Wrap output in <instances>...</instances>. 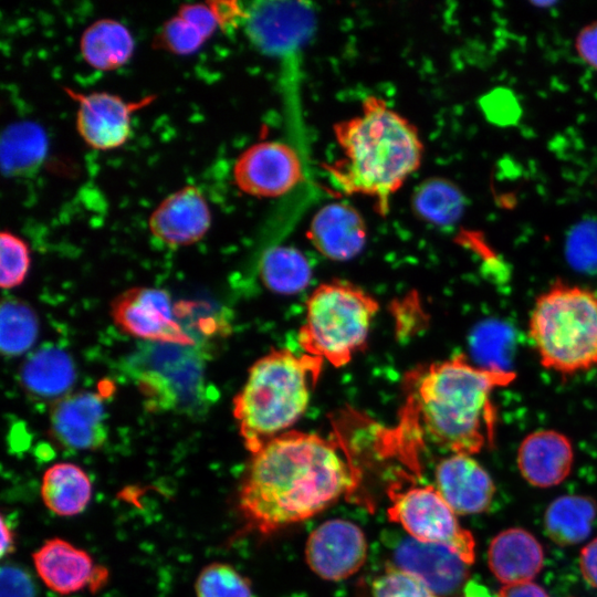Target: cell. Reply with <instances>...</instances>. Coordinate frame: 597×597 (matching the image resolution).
<instances>
[{
	"label": "cell",
	"instance_id": "6da1fadb",
	"mask_svg": "<svg viewBox=\"0 0 597 597\" xmlns=\"http://www.w3.org/2000/svg\"><path fill=\"white\" fill-rule=\"evenodd\" d=\"M352 485L335 444L318 434L286 431L252 453L239 491L248 523L266 534L314 516Z\"/></svg>",
	"mask_w": 597,
	"mask_h": 597
},
{
	"label": "cell",
	"instance_id": "7a4b0ae2",
	"mask_svg": "<svg viewBox=\"0 0 597 597\" xmlns=\"http://www.w3.org/2000/svg\"><path fill=\"white\" fill-rule=\"evenodd\" d=\"M334 135L342 156L326 166L331 185L342 193L374 199L386 214L391 197L420 167L423 145L417 128L371 95L358 114L335 124Z\"/></svg>",
	"mask_w": 597,
	"mask_h": 597
},
{
	"label": "cell",
	"instance_id": "3957f363",
	"mask_svg": "<svg viewBox=\"0 0 597 597\" xmlns=\"http://www.w3.org/2000/svg\"><path fill=\"white\" fill-rule=\"evenodd\" d=\"M514 378L511 370L475 365L462 354L431 364L421 373L415 392L426 432L453 453L480 452L494 441L492 395Z\"/></svg>",
	"mask_w": 597,
	"mask_h": 597
},
{
	"label": "cell",
	"instance_id": "277c9868",
	"mask_svg": "<svg viewBox=\"0 0 597 597\" xmlns=\"http://www.w3.org/2000/svg\"><path fill=\"white\" fill-rule=\"evenodd\" d=\"M322 364L308 354L275 349L251 366L232 409L251 453L286 432L304 415Z\"/></svg>",
	"mask_w": 597,
	"mask_h": 597
},
{
	"label": "cell",
	"instance_id": "5b68a950",
	"mask_svg": "<svg viewBox=\"0 0 597 597\" xmlns=\"http://www.w3.org/2000/svg\"><path fill=\"white\" fill-rule=\"evenodd\" d=\"M528 337L541 365L570 376L597 367V293L557 281L534 302Z\"/></svg>",
	"mask_w": 597,
	"mask_h": 597
},
{
	"label": "cell",
	"instance_id": "8992f818",
	"mask_svg": "<svg viewBox=\"0 0 597 597\" xmlns=\"http://www.w3.org/2000/svg\"><path fill=\"white\" fill-rule=\"evenodd\" d=\"M378 303L344 282L320 285L308 297L298 339L306 354L341 367L363 349Z\"/></svg>",
	"mask_w": 597,
	"mask_h": 597
},
{
	"label": "cell",
	"instance_id": "52a82bcc",
	"mask_svg": "<svg viewBox=\"0 0 597 597\" xmlns=\"http://www.w3.org/2000/svg\"><path fill=\"white\" fill-rule=\"evenodd\" d=\"M390 498L388 517L399 523L410 537L420 542L447 545L467 564L473 563L474 538L458 523L455 513L437 488L411 486L391 493Z\"/></svg>",
	"mask_w": 597,
	"mask_h": 597
},
{
	"label": "cell",
	"instance_id": "ba28073f",
	"mask_svg": "<svg viewBox=\"0 0 597 597\" xmlns=\"http://www.w3.org/2000/svg\"><path fill=\"white\" fill-rule=\"evenodd\" d=\"M235 186L259 198H277L291 192L304 179L298 150L287 142L264 140L243 150L232 169Z\"/></svg>",
	"mask_w": 597,
	"mask_h": 597
},
{
	"label": "cell",
	"instance_id": "9c48e42d",
	"mask_svg": "<svg viewBox=\"0 0 597 597\" xmlns=\"http://www.w3.org/2000/svg\"><path fill=\"white\" fill-rule=\"evenodd\" d=\"M111 316L125 334L139 339L192 346L195 339L177 322L169 294L160 289L137 286L118 294Z\"/></svg>",
	"mask_w": 597,
	"mask_h": 597
},
{
	"label": "cell",
	"instance_id": "30bf717a",
	"mask_svg": "<svg viewBox=\"0 0 597 597\" xmlns=\"http://www.w3.org/2000/svg\"><path fill=\"white\" fill-rule=\"evenodd\" d=\"M242 27L256 49L285 57L300 50L308 38L314 13L305 2L253 1L244 4Z\"/></svg>",
	"mask_w": 597,
	"mask_h": 597
},
{
	"label": "cell",
	"instance_id": "8fae6325",
	"mask_svg": "<svg viewBox=\"0 0 597 597\" xmlns=\"http://www.w3.org/2000/svg\"><path fill=\"white\" fill-rule=\"evenodd\" d=\"M143 368H136V381L150 409L186 407L198 395L202 373L195 356L177 347H155Z\"/></svg>",
	"mask_w": 597,
	"mask_h": 597
},
{
	"label": "cell",
	"instance_id": "7c38bea8",
	"mask_svg": "<svg viewBox=\"0 0 597 597\" xmlns=\"http://www.w3.org/2000/svg\"><path fill=\"white\" fill-rule=\"evenodd\" d=\"M77 104L76 128L93 149L111 150L124 145L132 134V115L154 101L146 96L140 101H125L108 92L81 93L65 88Z\"/></svg>",
	"mask_w": 597,
	"mask_h": 597
},
{
	"label": "cell",
	"instance_id": "4fadbf2b",
	"mask_svg": "<svg viewBox=\"0 0 597 597\" xmlns=\"http://www.w3.org/2000/svg\"><path fill=\"white\" fill-rule=\"evenodd\" d=\"M367 540L355 523L332 519L320 524L307 537L305 561L318 577L338 582L356 574L367 558Z\"/></svg>",
	"mask_w": 597,
	"mask_h": 597
},
{
	"label": "cell",
	"instance_id": "5bb4252c",
	"mask_svg": "<svg viewBox=\"0 0 597 597\" xmlns=\"http://www.w3.org/2000/svg\"><path fill=\"white\" fill-rule=\"evenodd\" d=\"M50 433L71 450H96L107 439L106 412L102 397L93 391L70 392L54 401Z\"/></svg>",
	"mask_w": 597,
	"mask_h": 597
},
{
	"label": "cell",
	"instance_id": "9a60e30c",
	"mask_svg": "<svg viewBox=\"0 0 597 597\" xmlns=\"http://www.w3.org/2000/svg\"><path fill=\"white\" fill-rule=\"evenodd\" d=\"M211 224V212L201 190L185 186L165 197L151 212V234L171 247L190 245L201 240Z\"/></svg>",
	"mask_w": 597,
	"mask_h": 597
},
{
	"label": "cell",
	"instance_id": "2e32d148",
	"mask_svg": "<svg viewBox=\"0 0 597 597\" xmlns=\"http://www.w3.org/2000/svg\"><path fill=\"white\" fill-rule=\"evenodd\" d=\"M392 556L391 564L419 578L438 596L454 593L468 576L469 564L443 544L408 536L398 543Z\"/></svg>",
	"mask_w": 597,
	"mask_h": 597
},
{
	"label": "cell",
	"instance_id": "e0dca14e",
	"mask_svg": "<svg viewBox=\"0 0 597 597\" xmlns=\"http://www.w3.org/2000/svg\"><path fill=\"white\" fill-rule=\"evenodd\" d=\"M437 490L457 514L484 512L494 495V483L471 455L453 453L436 468Z\"/></svg>",
	"mask_w": 597,
	"mask_h": 597
},
{
	"label": "cell",
	"instance_id": "ac0fdd59",
	"mask_svg": "<svg viewBox=\"0 0 597 597\" xmlns=\"http://www.w3.org/2000/svg\"><path fill=\"white\" fill-rule=\"evenodd\" d=\"M308 240L325 258L347 261L363 250L367 227L363 216L346 202L323 206L312 218Z\"/></svg>",
	"mask_w": 597,
	"mask_h": 597
},
{
	"label": "cell",
	"instance_id": "d6986e66",
	"mask_svg": "<svg viewBox=\"0 0 597 597\" xmlns=\"http://www.w3.org/2000/svg\"><path fill=\"white\" fill-rule=\"evenodd\" d=\"M32 561L44 585L63 596L91 586L97 568L86 551L60 537L44 541Z\"/></svg>",
	"mask_w": 597,
	"mask_h": 597
},
{
	"label": "cell",
	"instance_id": "ffe728a7",
	"mask_svg": "<svg viewBox=\"0 0 597 597\" xmlns=\"http://www.w3.org/2000/svg\"><path fill=\"white\" fill-rule=\"evenodd\" d=\"M574 450L570 440L556 430H537L526 436L517 452L523 478L532 485L548 488L570 472Z\"/></svg>",
	"mask_w": 597,
	"mask_h": 597
},
{
	"label": "cell",
	"instance_id": "44dd1931",
	"mask_svg": "<svg viewBox=\"0 0 597 597\" xmlns=\"http://www.w3.org/2000/svg\"><path fill=\"white\" fill-rule=\"evenodd\" d=\"M543 559V548L537 540L516 527L499 533L488 551L490 569L506 585L533 579L541 570Z\"/></svg>",
	"mask_w": 597,
	"mask_h": 597
},
{
	"label": "cell",
	"instance_id": "7402d4cb",
	"mask_svg": "<svg viewBox=\"0 0 597 597\" xmlns=\"http://www.w3.org/2000/svg\"><path fill=\"white\" fill-rule=\"evenodd\" d=\"M20 381L30 395L56 401L69 395L74 385V363L60 347H41L24 362L20 370Z\"/></svg>",
	"mask_w": 597,
	"mask_h": 597
},
{
	"label": "cell",
	"instance_id": "603a6c76",
	"mask_svg": "<svg viewBox=\"0 0 597 597\" xmlns=\"http://www.w3.org/2000/svg\"><path fill=\"white\" fill-rule=\"evenodd\" d=\"M218 22L207 3H185L166 20L154 38V46L172 54L195 53L213 34Z\"/></svg>",
	"mask_w": 597,
	"mask_h": 597
},
{
	"label": "cell",
	"instance_id": "cb8c5ba5",
	"mask_svg": "<svg viewBox=\"0 0 597 597\" xmlns=\"http://www.w3.org/2000/svg\"><path fill=\"white\" fill-rule=\"evenodd\" d=\"M135 41L122 22L103 18L91 23L80 39L84 61L93 69L113 71L126 64L133 56Z\"/></svg>",
	"mask_w": 597,
	"mask_h": 597
},
{
	"label": "cell",
	"instance_id": "d4e9b609",
	"mask_svg": "<svg viewBox=\"0 0 597 597\" xmlns=\"http://www.w3.org/2000/svg\"><path fill=\"white\" fill-rule=\"evenodd\" d=\"M92 481L78 465L60 462L46 469L41 481V499L59 516L82 513L92 498Z\"/></svg>",
	"mask_w": 597,
	"mask_h": 597
},
{
	"label": "cell",
	"instance_id": "484cf974",
	"mask_svg": "<svg viewBox=\"0 0 597 597\" xmlns=\"http://www.w3.org/2000/svg\"><path fill=\"white\" fill-rule=\"evenodd\" d=\"M48 153V138L42 126L22 121L8 125L1 135V168L6 176L34 171Z\"/></svg>",
	"mask_w": 597,
	"mask_h": 597
},
{
	"label": "cell",
	"instance_id": "4316f807",
	"mask_svg": "<svg viewBox=\"0 0 597 597\" xmlns=\"http://www.w3.org/2000/svg\"><path fill=\"white\" fill-rule=\"evenodd\" d=\"M467 199L461 188L444 177H430L415 189L413 212L423 221L438 226L455 224L464 213Z\"/></svg>",
	"mask_w": 597,
	"mask_h": 597
},
{
	"label": "cell",
	"instance_id": "83f0119b",
	"mask_svg": "<svg viewBox=\"0 0 597 597\" xmlns=\"http://www.w3.org/2000/svg\"><path fill=\"white\" fill-rule=\"evenodd\" d=\"M597 504L584 495H563L546 510L544 524L549 538L559 545H574L590 533Z\"/></svg>",
	"mask_w": 597,
	"mask_h": 597
},
{
	"label": "cell",
	"instance_id": "f1b7e54d",
	"mask_svg": "<svg viewBox=\"0 0 597 597\" xmlns=\"http://www.w3.org/2000/svg\"><path fill=\"white\" fill-rule=\"evenodd\" d=\"M260 275L269 290L295 294L308 285L312 270L305 255L296 248L277 245L264 252L260 262Z\"/></svg>",
	"mask_w": 597,
	"mask_h": 597
},
{
	"label": "cell",
	"instance_id": "f546056e",
	"mask_svg": "<svg viewBox=\"0 0 597 597\" xmlns=\"http://www.w3.org/2000/svg\"><path fill=\"white\" fill-rule=\"evenodd\" d=\"M0 321V347L3 355H21L34 344L39 322L28 303L11 297L3 300Z\"/></svg>",
	"mask_w": 597,
	"mask_h": 597
},
{
	"label": "cell",
	"instance_id": "4dcf8cb0",
	"mask_svg": "<svg viewBox=\"0 0 597 597\" xmlns=\"http://www.w3.org/2000/svg\"><path fill=\"white\" fill-rule=\"evenodd\" d=\"M195 591L196 597H254L250 580L221 562L210 563L199 572Z\"/></svg>",
	"mask_w": 597,
	"mask_h": 597
},
{
	"label": "cell",
	"instance_id": "1f68e13d",
	"mask_svg": "<svg viewBox=\"0 0 597 597\" xmlns=\"http://www.w3.org/2000/svg\"><path fill=\"white\" fill-rule=\"evenodd\" d=\"M31 265L27 242L10 231L0 235V284L3 289L19 286L25 280Z\"/></svg>",
	"mask_w": 597,
	"mask_h": 597
},
{
	"label": "cell",
	"instance_id": "d6a6232c",
	"mask_svg": "<svg viewBox=\"0 0 597 597\" xmlns=\"http://www.w3.org/2000/svg\"><path fill=\"white\" fill-rule=\"evenodd\" d=\"M370 597H439L423 582L389 564L374 578Z\"/></svg>",
	"mask_w": 597,
	"mask_h": 597
},
{
	"label": "cell",
	"instance_id": "836d02e7",
	"mask_svg": "<svg viewBox=\"0 0 597 597\" xmlns=\"http://www.w3.org/2000/svg\"><path fill=\"white\" fill-rule=\"evenodd\" d=\"M482 108L493 123L510 125L520 117V107L511 92L494 90L482 100Z\"/></svg>",
	"mask_w": 597,
	"mask_h": 597
},
{
	"label": "cell",
	"instance_id": "e575fe53",
	"mask_svg": "<svg viewBox=\"0 0 597 597\" xmlns=\"http://www.w3.org/2000/svg\"><path fill=\"white\" fill-rule=\"evenodd\" d=\"M574 46L579 59L597 71V21L584 25L578 31Z\"/></svg>",
	"mask_w": 597,
	"mask_h": 597
},
{
	"label": "cell",
	"instance_id": "d590c367",
	"mask_svg": "<svg viewBox=\"0 0 597 597\" xmlns=\"http://www.w3.org/2000/svg\"><path fill=\"white\" fill-rule=\"evenodd\" d=\"M211 10L222 29H232L242 25L244 4L238 1H209Z\"/></svg>",
	"mask_w": 597,
	"mask_h": 597
},
{
	"label": "cell",
	"instance_id": "8d00e7d4",
	"mask_svg": "<svg viewBox=\"0 0 597 597\" xmlns=\"http://www.w3.org/2000/svg\"><path fill=\"white\" fill-rule=\"evenodd\" d=\"M31 582L19 569L12 567L2 570V597H31Z\"/></svg>",
	"mask_w": 597,
	"mask_h": 597
},
{
	"label": "cell",
	"instance_id": "74e56055",
	"mask_svg": "<svg viewBox=\"0 0 597 597\" xmlns=\"http://www.w3.org/2000/svg\"><path fill=\"white\" fill-rule=\"evenodd\" d=\"M579 565L585 580L597 588V538L582 549Z\"/></svg>",
	"mask_w": 597,
	"mask_h": 597
},
{
	"label": "cell",
	"instance_id": "f35d334b",
	"mask_svg": "<svg viewBox=\"0 0 597 597\" xmlns=\"http://www.w3.org/2000/svg\"><path fill=\"white\" fill-rule=\"evenodd\" d=\"M496 597H548L546 591L532 582L507 584L503 586Z\"/></svg>",
	"mask_w": 597,
	"mask_h": 597
},
{
	"label": "cell",
	"instance_id": "ab89813d",
	"mask_svg": "<svg viewBox=\"0 0 597 597\" xmlns=\"http://www.w3.org/2000/svg\"><path fill=\"white\" fill-rule=\"evenodd\" d=\"M1 555L3 557L14 549V534L11 527L6 523L3 517L1 519Z\"/></svg>",
	"mask_w": 597,
	"mask_h": 597
},
{
	"label": "cell",
	"instance_id": "60d3db41",
	"mask_svg": "<svg viewBox=\"0 0 597 597\" xmlns=\"http://www.w3.org/2000/svg\"><path fill=\"white\" fill-rule=\"evenodd\" d=\"M464 597H494L490 591L482 585L476 583H470L464 589Z\"/></svg>",
	"mask_w": 597,
	"mask_h": 597
}]
</instances>
